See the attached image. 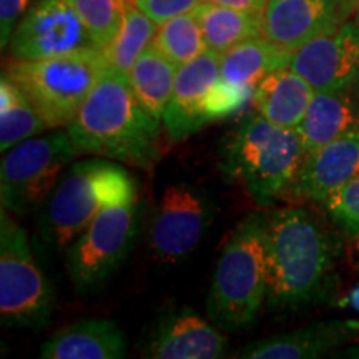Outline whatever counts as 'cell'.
<instances>
[{"label":"cell","mask_w":359,"mask_h":359,"mask_svg":"<svg viewBox=\"0 0 359 359\" xmlns=\"http://www.w3.org/2000/svg\"><path fill=\"white\" fill-rule=\"evenodd\" d=\"M160 122L137 100L128 75L109 65L67 132L82 154L150 168L160 156Z\"/></svg>","instance_id":"obj_1"},{"label":"cell","mask_w":359,"mask_h":359,"mask_svg":"<svg viewBox=\"0 0 359 359\" xmlns=\"http://www.w3.org/2000/svg\"><path fill=\"white\" fill-rule=\"evenodd\" d=\"M339 253L338 238L304 208H280L266 215L269 306L298 308L326 288Z\"/></svg>","instance_id":"obj_2"},{"label":"cell","mask_w":359,"mask_h":359,"mask_svg":"<svg viewBox=\"0 0 359 359\" xmlns=\"http://www.w3.org/2000/svg\"><path fill=\"white\" fill-rule=\"evenodd\" d=\"M304 156L298 128L278 127L255 111L226 137L219 168L258 205H269L293 188Z\"/></svg>","instance_id":"obj_3"},{"label":"cell","mask_w":359,"mask_h":359,"mask_svg":"<svg viewBox=\"0 0 359 359\" xmlns=\"http://www.w3.org/2000/svg\"><path fill=\"white\" fill-rule=\"evenodd\" d=\"M264 231L266 217L250 213L224 241L206 296V311L219 330L231 333L248 330L266 303Z\"/></svg>","instance_id":"obj_4"},{"label":"cell","mask_w":359,"mask_h":359,"mask_svg":"<svg viewBox=\"0 0 359 359\" xmlns=\"http://www.w3.org/2000/svg\"><path fill=\"white\" fill-rule=\"evenodd\" d=\"M138 195L137 182L122 165L109 158L72 163L53 188L40 217L45 241L64 250L110 205Z\"/></svg>","instance_id":"obj_5"},{"label":"cell","mask_w":359,"mask_h":359,"mask_svg":"<svg viewBox=\"0 0 359 359\" xmlns=\"http://www.w3.org/2000/svg\"><path fill=\"white\" fill-rule=\"evenodd\" d=\"M107 64L102 48L90 47L40 60L11 58L4 74L37 109L48 128L69 127Z\"/></svg>","instance_id":"obj_6"},{"label":"cell","mask_w":359,"mask_h":359,"mask_svg":"<svg viewBox=\"0 0 359 359\" xmlns=\"http://www.w3.org/2000/svg\"><path fill=\"white\" fill-rule=\"evenodd\" d=\"M0 210V320L6 327L37 330L48 323L55 294L20 224Z\"/></svg>","instance_id":"obj_7"},{"label":"cell","mask_w":359,"mask_h":359,"mask_svg":"<svg viewBox=\"0 0 359 359\" xmlns=\"http://www.w3.org/2000/svg\"><path fill=\"white\" fill-rule=\"evenodd\" d=\"M80 154L67 130L32 137L8 148L0 167L2 208L17 217L37 210Z\"/></svg>","instance_id":"obj_8"},{"label":"cell","mask_w":359,"mask_h":359,"mask_svg":"<svg viewBox=\"0 0 359 359\" xmlns=\"http://www.w3.org/2000/svg\"><path fill=\"white\" fill-rule=\"evenodd\" d=\"M138 195L103 208L67 246V269L79 293L98 291L127 259L137 236Z\"/></svg>","instance_id":"obj_9"},{"label":"cell","mask_w":359,"mask_h":359,"mask_svg":"<svg viewBox=\"0 0 359 359\" xmlns=\"http://www.w3.org/2000/svg\"><path fill=\"white\" fill-rule=\"evenodd\" d=\"M95 47L72 0H32L8 42L12 58L40 60Z\"/></svg>","instance_id":"obj_10"},{"label":"cell","mask_w":359,"mask_h":359,"mask_svg":"<svg viewBox=\"0 0 359 359\" xmlns=\"http://www.w3.org/2000/svg\"><path fill=\"white\" fill-rule=\"evenodd\" d=\"M213 218L208 195L187 183H175L163 191L151 223V250L165 263L185 259L205 236Z\"/></svg>","instance_id":"obj_11"},{"label":"cell","mask_w":359,"mask_h":359,"mask_svg":"<svg viewBox=\"0 0 359 359\" xmlns=\"http://www.w3.org/2000/svg\"><path fill=\"white\" fill-rule=\"evenodd\" d=\"M290 69L303 77L314 92L353 88L359 79V25L343 24L309 40L293 52Z\"/></svg>","instance_id":"obj_12"},{"label":"cell","mask_w":359,"mask_h":359,"mask_svg":"<svg viewBox=\"0 0 359 359\" xmlns=\"http://www.w3.org/2000/svg\"><path fill=\"white\" fill-rule=\"evenodd\" d=\"M218 80L219 53L210 48L178 67L173 95L161 120L170 140H185L210 123L206 98Z\"/></svg>","instance_id":"obj_13"},{"label":"cell","mask_w":359,"mask_h":359,"mask_svg":"<svg viewBox=\"0 0 359 359\" xmlns=\"http://www.w3.org/2000/svg\"><path fill=\"white\" fill-rule=\"evenodd\" d=\"M343 22L341 0H268L262 12V35L294 52Z\"/></svg>","instance_id":"obj_14"},{"label":"cell","mask_w":359,"mask_h":359,"mask_svg":"<svg viewBox=\"0 0 359 359\" xmlns=\"http://www.w3.org/2000/svg\"><path fill=\"white\" fill-rule=\"evenodd\" d=\"M226 339L193 309L182 306L161 314L145 344L154 359H215L224 356Z\"/></svg>","instance_id":"obj_15"},{"label":"cell","mask_w":359,"mask_h":359,"mask_svg":"<svg viewBox=\"0 0 359 359\" xmlns=\"http://www.w3.org/2000/svg\"><path fill=\"white\" fill-rule=\"evenodd\" d=\"M359 177V128L304 156L291 191L323 203L327 196Z\"/></svg>","instance_id":"obj_16"},{"label":"cell","mask_w":359,"mask_h":359,"mask_svg":"<svg viewBox=\"0 0 359 359\" xmlns=\"http://www.w3.org/2000/svg\"><path fill=\"white\" fill-rule=\"evenodd\" d=\"M359 323L344 320L318 321L299 330L271 336L236 349L233 358L243 359H311L343 346L356 334Z\"/></svg>","instance_id":"obj_17"},{"label":"cell","mask_w":359,"mask_h":359,"mask_svg":"<svg viewBox=\"0 0 359 359\" xmlns=\"http://www.w3.org/2000/svg\"><path fill=\"white\" fill-rule=\"evenodd\" d=\"M128 344L110 320H80L52 334L40 348L43 359H123Z\"/></svg>","instance_id":"obj_18"},{"label":"cell","mask_w":359,"mask_h":359,"mask_svg":"<svg viewBox=\"0 0 359 359\" xmlns=\"http://www.w3.org/2000/svg\"><path fill=\"white\" fill-rule=\"evenodd\" d=\"M314 88L290 67H283L258 82L251 93V103L268 122L283 128L302 125Z\"/></svg>","instance_id":"obj_19"},{"label":"cell","mask_w":359,"mask_h":359,"mask_svg":"<svg viewBox=\"0 0 359 359\" xmlns=\"http://www.w3.org/2000/svg\"><path fill=\"white\" fill-rule=\"evenodd\" d=\"M359 128V100L354 88L314 92L298 130L306 154Z\"/></svg>","instance_id":"obj_20"},{"label":"cell","mask_w":359,"mask_h":359,"mask_svg":"<svg viewBox=\"0 0 359 359\" xmlns=\"http://www.w3.org/2000/svg\"><path fill=\"white\" fill-rule=\"evenodd\" d=\"M293 52L278 47L263 35L248 39L219 55V80L233 87L251 90L262 79L290 67Z\"/></svg>","instance_id":"obj_21"},{"label":"cell","mask_w":359,"mask_h":359,"mask_svg":"<svg viewBox=\"0 0 359 359\" xmlns=\"http://www.w3.org/2000/svg\"><path fill=\"white\" fill-rule=\"evenodd\" d=\"M177 72L178 65L150 45L127 74L137 100L155 118L163 120V114L173 95Z\"/></svg>","instance_id":"obj_22"},{"label":"cell","mask_w":359,"mask_h":359,"mask_svg":"<svg viewBox=\"0 0 359 359\" xmlns=\"http://www.w3.org/2000/svg\"><path fill=\"white\" fill-rule=\"evenodd\" d=\"M200 22L206 48L222 55L235 45L262 35V13L201 2L193 11Z\"/></svg>","instance_id":"obj_23"},{"label":"cell","mask_w":359,"mask_h":359,"mask_svg":"<svg viewBox=\"0 0 359 359\" xmlns=\"http://www.w3.org/2000/svg\"><path fill=\"white\" fill-rule=\"evenodd\" d=\"M48 125L24 92L2 72L0 79V150L37 137Z\"/></svg>","instance_id":"obj_24"},{"label":"cell","mask_w":359,"mask_h":359,"mask_svg":"<svg viewBox=\"0 0 359 359\" xmlns=\"http://www.w3.org/2000/svg\"><path fill=\"white\" fill-rule=\"evenodd\" d=\"M156 30L158 24L135 7L132 0H128L118 34L107 47L102 48L107 64L128 74L137 58L154 42Z\"/></svg>","instance_id":"obj_25"},{"label":"cell","mask_w":359,"mask_h":359,"mask_svg":"<svg viewBox=\"0 0 359 359\" xmlns=\"http://www.w3.org/2000/svg\"><path fill=\"white\" fill-rule=\"evenodd\" d=\"M151 45L178 67L206 50L200 22L193 12L182 13L160 24Z\"/></svg>","instance_id":"obj_26"},{"label":"cell","mask_w":359,"mask_h":359,"mask_svg":"<svg viewBox=\"0 0 359 359\" xmlns=\"http://www.w3.org/2000/svg\"><path fill=\"white\" fill-rule=\"evenodd\" d=\"M95 47H107L122 27L128 0H72Z\"/></svg>","instance_id":"obj_27"},{"label":"cell","mask_w":359,"mask_h":359,"mask_svg":"<svg viewBox=\"0 0 359 359\" xmlns=\"http://www.w3.org/2000/svg\"><path fill=\"white\" fill-rule=\"evenodd\" d=\"M323 205L344 235L359 238V177L327 196Z\"/></svg>","instance_id":"obj_28"},{"label":"cell","mask_w":359,"mask_h":359,"mask_svg":"<svg viewBox=\"0 0 359 359\" xmlns=\"http://www.w3.org/2000/svg\"><path fill=\"white\" fill-rule=\"evenodd\" d=\"M251 90L238 88L218 80L217 85L212 88L208 98H206V115L210 122L213 120L230 116L245 105L246 100H251Z\"/></svg>","instance_id":"obj_29"},{"label":"cell","mask_w":359,"mask_h":359,"mask_svg":"<svg viewBox=\"0 0 359 359\" xmlns=\"http://www.w3.org/2000/svg\"><path fill=\"white\" fill-rule=\"evenodd\" d=\"M132 2L160 25L182 13L193 12L200 6L201 0H132Z\"/></svg>","instance_id":"obj_30"},{"label":"cell","mask_w":359,"mask_h":359,"mask_svg":"<svg viewBox=\"0 0 359 359\" xmlns=\"http://www.w3.org/2000/svg\"><path fill=\"white\" fill-rule=\"evenodd\" d=\"M32 0H0V45L6 48L22 15Z\"/></svg>","instance_id":"obj_31"},{"label":"cell","mask_w":359,"mask_h":359,"mask_svg":"<svg viewBox=\"0 0 359 359\" xmlns=\"http://www.w3.org/2000/svg\"><path fill=\"white\" fill-rule=\"evenodd\" d=\"M206 4H215V6H223V7H231V8H240V11L246 12H255L262 13L266 7L268 0H201Z\"/></svg>","instance_id":"obj_32"},{"label":"cell","mask_w":359,"mask_h":359,"mask_svg":"<svg viewBox=\"0 0 359 359\" xmlns=\"http://www.w3.org/2000/svg\"><path fill=\"white\" fill-rule=\"evenodd\" d=\"M341 304H343V306L349 308V309H353V311L359 313V285L356 286V288H353L351 291H349L346 298H344L343 302H341Z\"/></svg>","instance_id":"obj_33"},{"label":"cell","mask_w":359,"mask_h":359,"mask_svg":"<svg viewBox=\"0 0 359 359\" xmlns=\"http://www.w3.org/2000/svg\"><path fill=\"white\" fill-rule=\"evenodd\" d=\"M358 8L359 0H341V15H343V20H346L348 17L354 15Z\"/></svg>","instance_id":"obj_34"},{"label":"cell","mask_w":359,"mask_h":359,"mask_svg":"<svg viewBox=\"0 0 359 359\" xmlns=\"http://www.w3.org/2000/svg\"><path fill=\"white\" fill-rule=\"evenodd\" d=\"M354 93H356V97H358V100H359V79H358V82H356V85H354Z\"/></svg>","instance_id":"obj_35"},{"label":"cell","mask_w":359,"mask_h":359,"mask_svg":"<svg viewBox=\"0 0 359 359\" xmlns=\"http://www.w3.org/2000/svg\"><path fill=\"white\" fill-rule=\"evenodd\" d=\"M354 22L359 25V8L356 11V13H354Z\"/></svg>","instance_id":"obj_36"},{"label":"cell","mask_w":359,"mask_h":359,"mask_svg":"<svg viewBox=\"0 0 359 359\" xmlns=\"http://www.w3.org/2000/svg\"><path fill=\"white\" fill-rule=\"evenodd\" d=\"M358 268H359V262H358Z\"/></svg>","instance_id":"obj_37"}]
</instances>
